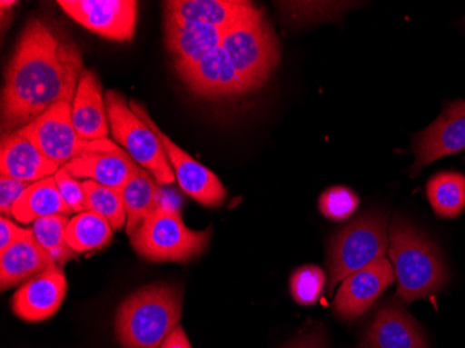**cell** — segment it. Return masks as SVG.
<instances>
[{"mask_svg":"<svg viewBox=\"0 0 465 348\" xmlns=\"http://www.w3.org/2000/svg\"><path fill=\"white\" fill-rule=\"evenodd\" d=\"M31 184L33 183L21 182V180L12 179V177H0V212H2V216H13V208Z\"/></svg>","mask_w":465,"mask_h":348,"instance_id":"obj_31","label":"cell"},{"mask_svg":"<svg viewBox=\"0 0 465 348\" xmlns=\"http://www.w3.org/2000/svg\"><path fill=\"white\" fill-rule=\"evenodd\" d=\"M388 245V217L383 212H365L339 230L329 243L328 292L350 274L385 258Z\"/></svg>","mask_w":465,"mask_h":348,"instance_id":"obj_5","label":"cell"},{"mask_svg":"<svg viewBox=\"0 0 465 348\" xmlns=\"http://www.w3.org/2000/svg\"><path fill=\"white\" fill-rule=\"evenodd\" d=\"M114 227L93 211L81 212L70 219L66 242L75 253L102 250L112 242Z\"/></svg>","mask_w":465,"mask_h":348,"instance_id":"obj_25","label":"cell"},{"mask_svg":"<svg viewBox=\"0 0 465 348\" xmlns=\"http://www.w3.org/2000/svg\"><path fill=\"white\" fill-rule=\"evenodd\" d=\"M213 229L192 230L185 226L180 211L161 204L130 237L141 258L153 263H188L205 253Z\"/></svg>","mask_w":465,"mask_h":348,"instance_id":"obj_4","label":"cell"},{"mask_svg":"<svg viewBox=\"0 0 465 348\" xmlns=\"http://www.w3.org/2000/svg\"><path fill=\"white\" fill-rule=\"evenodd\" d=\"M465 149V116H448L441 114L432 124L412 138L415 162L410 174L415 176L428 164L456 155Z\"/></svg>","mask_w":465,"mask_h":348,"instance_id":"obj_15","label":"cell"},{"mask_svg":"<svg viewBox=\"0 0 465 348\" xmlns=\"http://www.w3.org/2000/svg\"><path fill=\"white\" fill-rule=\"evenodd\" d=\"M161 348H192V344L188 342L187 334L184 333L182 326L177 324L176 329L164 340Z\"/></svg>","mask_w":465,"mask_h":348,"instance_id":"obj_34","label":"cell"},{"mask_svg":"<svg viewBox=\"0 0 465 348\" xmlns=\"http://www.w3.org/2000/svg\"><path fill=\"white\" fill-rule=\"evenodd\" d=\"M104 104L114 143L123 146L135 164L148 170L159 184L174 183L176 174L167 161L161 141L130 109L129 102L124 95L117 91L109 90L104 94Z\"/></svg>","mask_w":465,"mask_h":348,"instance_id":"obj_7","label":"cell"},{"mask_svg":"<svg viewBox=\"0 0 465 348\" xmlns=\"http://www.w3.org/2000/svg\"><path fill=\"white\" fill-rule=\"evenodd\" d=\"M284 348H328L322 332L313 331L300 339L294 340Z\"/></svg>","mask_w":465,"mask_h":348,"instance_id":"obj_33","label":"cell"},{"mask_svg":"<svg viewBox=\"0 0 465 348\" xmlns=\"http://www.w3.org/2000/svg\"><path fill=\"white\" fill-rule=\"evenodd\" d=\"M164 20L213 25L230 30L263 12L251 2L242 0H167Z\"/></svg>","mask_w":465,"mask_h":348,"instance_id":"obj_12","label":"cell"},{"mask_svg":"<svg viewBox=\"0 0 465 348\" xmlns=\"http://www.w3.org/2000/svg\"><path fill=\"white\" fill-rule=\"evenodd\" d=\"M54 180H56L60 195L73 212L81 214V212L88 211L87 195L84 191L83 182H78L63 167L54 174Z\"/></svg>","mask_w":465,"mask_h":348,"instance_id":"obj_30","label":"cell"},{"mask_svg":"<svg viewBox=\"0 0 465 348\" xmlns=\"http://www.w3.org/2000/svg\"><path fill=\"white\" fill-rule=\"evenodd\" d=\"M394 271L388 259L381 258L341 283L333 301V313L341 321H354L367 313L382 293L394 282Z\"/></svg>","mask_w":465,"mask_h":348,"instance_id":"obj_11","label":"cell"},{"mask_svg":"<svg viewBox=\"0 0 465 348\" xmlns=\"http://www.w3.org/2000/svg\"><path fill=\"white\" fill-rule=\"evenodd\" d=\"M62 167L49 161L41 149L20 132L4 135L0 146V173L21 182L35 183L54 176Z\"/></svg>","mask_w":465,"mask_h":348,"instance_id":"obj_18","label":"cell"},{"mask_svg":"<svg viewBox=\"0 0 465 348\" xmlns=\"http://www.w3.org/2000/svg\"><path fill=\"white\" fill-rule=\"evenodd\" d=\"M84 191L87 195L88 211L95 212L108 221L114 230H120L127 224L122 191L104 187L93 180H84Z\"/></svg>","mask_w":465,"mask_h":348,"instance_id":"obj_27","label":"cell"},{"mask_svg":"<svg viewBox=\"0 0 465 348\" xmlns=\"http://www.w3.org/2000/svg\"><path fill=\"white\" fill-rule=\"evenodd\" d=\"M84 70L74 41L41 18L28 20L5 73L4 135L25 128L54 104H73Z\"/></svg>","mask_w":465,"mask_h":348,"instance_id":"obj_1","label":"cell"},{"mask_svg":"<svg viewBox=\"0 0 465 348\" xmlns=\"http://www.w3.org/2000/svg\"><path fill=\"white\" fill-rule=\"evenodd\" d=\"M70 219L66 214H54V216L42 217L34 222V237L42 245L44 250L54 259V263L63 269L70 259L77 255L74 250L67 244L66 229Z\"/></svg>","mask_w":465,"mask_h":348,"instance_id":"obj_26","label":"cell"},{"mask_svg":"<svg viewBox=\"0 0 465 348\" xmlns=\"http://www.w3.org/2000/svg\"><path fill=\"white\" fill-rule=\"evenodd\" d=\"M188 90L203 98L215 99L250 93L244 81L232 69L226 52L219 46L200 63L177 73Z\"/></svg>","mask_w":465,"mask_h":348,"instance_id":"obj_14","label":"cell"},{"mask_svg":"<svg viewBox=\"0 0 465 348\" xmlns=\"http://www.w3.org/2000/svg\"><path fill=\"white\" fill-rule=\"evenodd\" d=\"M427 197L436 216L459 217L465 209V176L459 172L436 173L428 180Z\"/></svg>","mask_w":465,"mask_h":348,"instance_id":"obj_24","label":"cell"},{"mask_svg":"<svg viewBox=\"0 0 465 348\" xmlns=\"http://www.w3.org/2000/svg\"><path fill=\"white\" fill-rule=\"evenodd\" d=\"M223 34L213 25L164 20V42L176 73L190 69L218 49Z\"/></svg>","mask_w":465,"mask_h":348,"instance_id":"obj_16","label":"cell"},{"mask_svg":"<svg viewBox=\"0 0 465 348\" xmlns=\"http://www.w3.org/2000/svg\"><path fill=\"white\" fill-rule=\"evenodd\" d=\"M122 197L127 214L125 232L132 237L143 226L146 217L161 205L159 183L148 170L141 167L140 172L123 187Z\"/></svg>","mask_w":465,"mask_h":348,"instance_id":"obj_23","label":"cell"},{"mask_svg":"<svg viewBox=\"0 0 465 348\" xmlns=\"http://www.w3.org/2000/svg\"><path fill=\"white\" fill-rule=\"evenodd\" d=\"M129 104L130 109L155 133L156 137L161 141L167 161L173 167L177 183L184 194L208 208L221 206L226 200L227 191L215 173L193 159L184 149L180 148L167 137L150 116L145 104H140L135 99H132Z\"/></svg>","mask_w":465,"mask_h":348,"instance_id":"obj_9","label":"cell"},{"mask_svg":"<svg viewBox=\"0 0 465 348\" xmlns=\"http://www.w3.org/2000/svg\"><path fill=\"white\" fill-rule=\"evenodd\" d=\"M441 114L448 116H465V101L464 99H457V101L448 102L443 106Z\"/></svg>","mask_w":465,"mask_h":348,"instance_id":"obj_35","label":"cell"},{"mask_svg":"<svg viewBox=\"0 0 465 348\" xmlns=\"http://www.w3.org/2000/svg\"><path fill=\"white\" fill-rule=\"evenodd\" d=\"M62 271L54 259L36 242L34 233L20 238L4 253H0V283L2 290L25 284L46 272Z\"/></svg>","mask_w":465,"mask_h":348,"instance_id":"obj_19","label":"cell"},{"mask_svg":"<svg viewBox=\"0 0 465 348\" xmlns=\"http://www.w3.org/2000/svg\"><path fill=\"white\" fill-rule=\"evenodd\" d=\"M0 253H4L5 250L18 242L20 238L27 237L33 233L31 229H21V227L15 226L9 217H0Z\"/></svg>","mask_w":465,"mask_h":348,"instance_id":"obj_32","label":"cell"},{"mask_svg":"<svg viewBox=\"0 0 465 348\" xmlns=\"http://www.w3.org/2000/svg\"><path fill=\"white\" fill-rule=\"evenodd\" d=\"M325 283V272L320 266L305 265L295 269L290 277L292 297L302 307H312L322 295Z\"/></svg>","mask_w":465,"mask_h":348,"instance_id":"obj_28","label":"cell"},{"mask_svg":"<svg viewBox=\"0 0 465 348\" xmlns=\"http://www.w3.org/2000/svg\"><path fill=\"white\" fill-rule=\"evenodd\" d=\"M57 5L75 23L104 38L129 42L134 36L138 20L135 0H59Z\"/></svg>","mask_w":465,"mask_h":348,"instance_id":"obj_10","label":"cell"},{"mask_svg":"<svg viewBox=\"0 0 465 348\" xmlns=\"http://www.w3.org/2000/svg\"><path fill=\"white\" fill-rule=\"evenodd\" d=\"M389 254L397 279V300L403 303L436 294L450 279L435 243L400 214L389 229Z\"/></svg>","mask_w":465,"mask_h":348,"instance_id":"obj_2","label":"cell"},{"mask_svg":"<svg viewBox=\"0 0 465 348\" xmlns=\"http://www.w3.org/2000/svg\"><path fill=\"white\" fill-rule=\"evenodd\" d=\"M63 169L75 179L93 180L104 187L122 191L127 182L140 172L141 166L123 149L114 154H85L64 164Z\"/></svg>","mask_w":465,"mask_h":348,"instance_id":"obj_21","label":"cell"},{"mask_svg":"<svg viewBox=\"0 0 465 348\" xmlns=\"http://www.w3.org/2000/svg\"><path fill=\"white\" fill-rule=\"evenodd\" d=\"M66 292V276L63 271L39 274L23 284L13 295V313L23 321H45L57 313Z\"/></svg>","mask_w":465,"mask_h":348,"instance_id":"obj_17","label":"cell"},{"mask_svg":"<svg viewBox=\"0 0 465 348\" xmlns=\"http://www.w3.org/2000/svg\"><path fill=\"white\" fill-rule=\"evenodd\" d=\"M72 214V208L60 195L54 176L33 183L13 208V216L21 224H34L42 217Z\"/></svg>","mask_w":465,"mask_h":348,"instance_id":"obj_22","label":"cell"},{"mask_svg":"<svg viewBox=\"0 0 465 348\" xmlns=\"http://www.w3.org/2000/svg\"><path fill=\"white\" fill-rule=\"evenodd\" d=\"M30 138L49 161L63 167L73 159L93 152L114 154L120 152L112 140L87 141L75 132L72 120V104L62 102L54 104L45 114L18 130Z\"/></svg>","mask_w":465,"mask_h":348,"instance_id":"obj_8","label":"cell"},{"mask_svg":"<svg viewBox=\"0 0 465 348\" xmlns=\"http://www.w3.org/2000/svg\"><path fill=\"white\" fill-rule=\"evenodd\" d=\"M221 46L250 91L263 85L281 62L278 35L263 12L224 31Z\"/></svg>","mask_w":465,"mask_h":348,"instance_id":"obj_6","label":"cell"},{"mask_svg":"<svg viewBox=\"0 0 465 348\" xmlns=\"http://www.w3.org/2000/svg\"><path fill=\"white\" fill-rule=\"evenodd\" d=\"M361 348H430L418 322L401 303L379 308L361 337Z\"/></svg>","mask_w":465,"mask_h":348,"instance_id":"obj_13","label":"cell"},{"mask_svg":"<svg viewBox=\"0 0 465 348\" xmlns=\"http://www.w3.org/2000/svg\"><path fill=\"white\" fill-rule=\"evenodd\" d=\"M320 212L331 221L343 222L357 212L360 198L351 188L334 185L321 194Z\"/></svg>","mask_w":465,"mask_h":348,"instance_id":"obj_29","label":"cell"},{"mask_svg":"<svg viewBox=\"0 0 465 348\" xmlns=\"http://www.w3.org/2000/svg\"><path fill=\"white\" fill-rule=\"evenodd\" d=\"M72 120L75 132L87 141L108 140L109 122L104 90L98 75L84 70L72 104Z\"/></svg>","mask_w":465,"mask_h":348,"instance_id":"obj_20","label":"cell"},{"mask_svg":"<svg viewBox=\"0 0 465 348\" xmlns=\"http://www.w3.org/2000/svg\"><path fill=\"white\" fill-rule=\"evenodd\" d=\"M183 293L172 284H148L117 308L114 331L123 348H161L182 318Z\"/></svg>","mask_w":465,"mask_h":348,"instance_id":"obj_3","label":"cell"}]
</instances>
